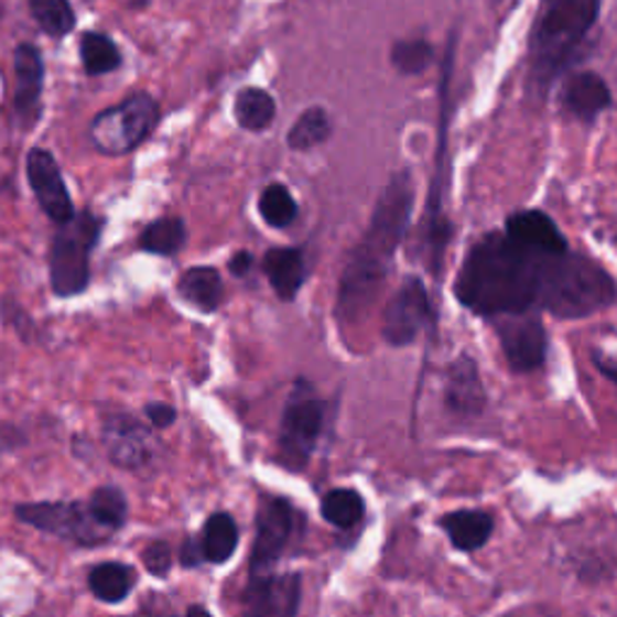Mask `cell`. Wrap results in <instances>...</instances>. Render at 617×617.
Segmentation results:
<instances>
[{
  "label": "cell",
  "mask_w": 617,
  "mask_h": 617,
  "mask_svg": "<svg viewBox=\"0 0 617 617\" xmlns=\"http://www.w3.org/2000/svg\"><path fill=\"white\" fill-rule=\"evenodd\" d=\"M545 253L519 247L501 231L470 249L456 278V300L478 316H499L535 306Z\"/></svg>",
  "instance_id": "6da1fadb"
},
{
  "label": "cell",
  "mask_w": 617,
  "mask_h": 617,
  "mask_svg": "<svg viewBox=\"0 0 617 617\" xmlns=\"http://www.w3.org/2000/svg\"><path fill=\"white\" fill-rule=\"evenodd\" d=\"M413 203L415 188L410 172L405 170L393 174L391 182L381 191L375 213H371L367 235L347 259L338 294L340 316L353 318L357 312H362L375 302L383 280L389 278L393 256L408 231Z\"/></svg>",
  "instance_id": "7a4b0ae2"
},
{
  "label": "cell",
  "mask_w": 617,
  "mask_h": 617,
  "mask_svg": "<svg viewBox=\"0 0 617 617\" xmlns=\"http://www.w3.org/2000/svg\"><path fill=\"white\" fill-rule=\"evenodd\" d=\"M600 0H540L529 39V93L545 99L594 30Z\"/></svg>",
  "instance_id": "3957f363"
},
{
  "label": "cell",
  "mask_w": 617,
  "mask_h": 617,
  "mask_svg": "<svg viewBox=\"0 0 617 617\" xmlns=\"http://www.w3.org/2000/svg\"><path fill=\"white\" fill-rule=\"evenodd\" d=\"M615 302V280L606 268L576 253H545L540 266L538 300L558 318H584Z\"/></svg>",
  "instance_id": "277c9868"
},
{
  "label": "cell",
  "mask_w": 617,
  "mask_h": 617,
  "mask_svg": "<svg viewBox=\"0 0 617 617\" xmlns=\"http://www.w3.org/2000/svg\"><path fill=\"white\" fill-rule=\"evenodd\" d=\"M105 220L93 210L75 213L68 223L58 225L48 251L51 290L56 297H75L89 285V259L99 243Z\"/></svg>",
  "instance_id": "5b68a950"
},
{
  "label": "cell",
  "mask_w": 617,
  "mask_h": 617,
  "mask_svg": "<svg viewBox=\"0 0 617 617\" xmlns=\"http://www.w3.org/2000/svg\"><path fill=\"white\" fill-rule=\"evenodd\" d=\"M160 123V105L148 93H136L121 105L99 111L89 123V140L109 158L133 152L143 145Z\"/></svg>",
  "instance_id": "8992f818"
},
{
  "label": "cell",
  "mask_w": 617,
  "mask_h": 617,
  "mask_svg": "<svg viewBox=\"0 0 617 617\" xmlns=\"http://www.w3.org/2000/svg\"><path fill=\"white\" fill-rule=\"evenodd\" d=\"M324 420L326 403L316 398L304 381H300L280 422L278 456L282 466L290 470H302L306 466V461L314 454L318 434L324 430Z\"/></svg>",
  "instance_id": "52a82bcc"
},
{
  "label": "cell",
  "mask_w": 617,
  "mask_h": 617,
  "mask_svg": "<svg viewBox=\"0 0 617 617\" xmlns=\"http://www.w3.org/2000/svg\"><path fill=\"white\" fill-rule=\"evenodd\" d=\"M15 517L36 531L56 535L61 540H71V543L77 545H99L111 538V531L101 529L83 501H34V505H18Z\"/></svg>",
  "instance_id": "ba28073f"
},
{
  "label": "cell",
  "mask_w": 617,
  "mask_h": 617,
  "mask_svg": "<svg viewBox=\"0 0 617 617\" xmlns=\"http://www.w3.org/2000/svg\"><path fill=\"white\" fill-rule=\"evenodd\" d=\"M297 513L288 499H266L256 513V540L251 550V576L273 572L294 538Z\"/></svg>",
  "instance_id": "9c48e42d"
},
{
  "label": "cell",
  "mask_w": 617,
  "mask_h": 617,
  "mask_svg": "<svg viewBox=\"0 0 617 617\" xmlns=\"http://www.w3.org/2000/svg\"><path fill=\"white\" fill-rule=\"evenodd\" d=\"M507 362L513 371H533L543 367L548 355V333L543 321L531 308L492 316Z\"/></svg>",
  "instance_id": "30bf717a"
},
{
  "label": "cell",
  "mask_w": 617,
  "mask_h": 617,
  "mask_svg": "<svg viewBox=\"0 0 617 617\" xmlns=\"http://www.w3.org/2000/svg\"><path fill=\"white\" fill-rule=\"evenodd\" d=\"M432 304L424 282L415 275L403 280L401 290L386 304L383 314V338L396 347L413 343L420 333L430 326Z\"/></svg>",
  "instance_id": "8fae6325"
},
{
  "label": "cell",
  "mask_w": 617,
  "mask_h": 617,
  "mask_svg": "<svg viewBox=\"0 0 617 617\" xmlns=\"http://www.w3.org/2000/svg\"><path fill=\"white\" fill-rule=\"evenodd\" d=\"M101 440L113 466L136 470L154 458V440L145 424L128 413H111L101 422Z\"/></svg>",
  "instance_id": "7c38bea8"
},
{
  "label": "cell",
  "mask_w": 617,
  "mask_h": 617,
  "mask_svg": "<svg viewBox=\"0 0 617 617\" xmlns=\"http://www.w3.org/2000/svg\"><path fill=\"white\" fill-rule=\"evenodd\" d=\"M28 182L48 220L63 225L75 215V205L66 182H63L61 166L48 150L32 148L28 152Z\"/></svg>",
  "instance_id": "4fadbf2b"
},
{
  "label": "cell",
  "mask_w": 617,
  "mask_h": 617,
  "mask_svg": "<svg viewBox=\"0 0 617 617\" xmlns=\"http://www.w3.org/2000/svg\"><path fill=\"white\" fill-rule=\"evenodd\" d=\"M302 582L297 574H263L251 576L243 606L249 615H282L290 617L300 610Z\"/></svg>",
  "instance_id": "5bb4252c"
},
{
  "label": "cell",
  "mask_w": 617,
  "mask_h": 617,
  "mask_svg": "<svg viewBox=\"0 0 617 617\" xmlns=\"http://www.w3.org/2000/svg\"><path fill=\"white\" fill-rule=\"evenodd\" d=\"M44 89V61L36 46L20 44L15 48V97L12 107L24 128H32L39 116V99Z\"/></svg>",
  "instance_id": "9a60e30c"
},
{
  "label": "cell",
  "mask_w": 617,
  "mask_h": 617,
  "mask_svg": "<svg viewBox=\"0 0 617 617\" xmlns=\"http://www.w3.org/2000/svg\"><path fill=\"white\" fill-rule=\"evenodd\" d=\"M505 235L517 241L519 247L535 251V253H564L570 251V243L564 239L555 220L543 210H523L507 217Z\"/></svg>",
  "instance_id": "2e32d148"
},
{
  "label": "cell",
  "mask_w": 617,
  "mask_h": 617,
  "mask_svg": "<svg viewBox=\"0 0 617 617\" xmlns=\"http://www.w3.org/2000/svg\"><path fill=\"white\" fill-rule=\"evenodd\" d=\"M562 105L567 109L574 119L578 121H596L598 116L610 109L613 95L608 83L603 80L598 73H574L562 89Z\"/></svg>",
  "instance_id": "e0dca14e"
},
{
  "label": "cell",
  "mask_w": 617,
  "mask_h": 617,
  "mask_svg": "<svg viewBox=\"0 0 617 617\" xmlns=\"http://www.w3.org/2000/svg\"><path fill=\"white\" fill-rule=\"evenodd\" d=\"M446 405L448 410H454L458 415H478L485 408V389L478 375V367H475L473 359L468 355L458 357L456 362L448 367L446 375Z\"/></svg>",
  "instance_id": "ac0fdd59"
},
{
  "label": "cell",
  "mask_w": 617,
  "mask_h": 617,
  "mask_svg": "<svg viewBox=\"0 0 617 617\" xmlns=\"http://www.w3.org/2000/svg\"><path fill=\"white\" fill-rule=\"evenodd\" d=\"M263 270L280 300H294L306 280V261L302 249L275 247L263 256Z\"/></svg>",
  "instance_id": "d6986e66"
},
{
  "label": "cell",
  "mask_w": 617,
  "mask_h": 617,
  "mask_svg": "<svg viewBox=\"0 0 617 617\" xmlns=\"http://www.w3.org/2000/svg\"><path fill=\"white\" fill-rule=\"evenodd\" d=\"M440 526L446 531L448 540H452V545L463 552L480 550L495 531L492 517L480 509H461L446 513V517L440 519Z\"/></svg>",
  "instance_id": "ffe728a7"
},
{
  "label": "cell",
  "mask_w": 617,
  "mask_h": 617,
  "mask_svg": "<svg viewBox=\"0 0 617 617\" xmlns=\"http://www.w3.org/2000/svg\"><path fill=\"white\" fill-rule=\"evenodd\" d=\"M178 294L205 314H213L220 308L225 297L223 278L213 266H196L188 268L178 280Z\"/></svg>",
  "instance_id": "44dd1931"
},
{
  "label": "cell",
  "mask_w": 617,
  "mask_h": 617,
  "mask_svg": "<svg viewBox=\"0 0 617 617\" xmlns=\"http://www.w3.org/2000/svg\"><path fill=\"white\" fill-rule=\"evenodd\" d=\"M136 578L138 576H136L133 567H128V564L101 562L93 572H89L87 584L97 600L116 606V603L126 600L128 594H131L136 586Z\"/></svg>",
  "instance_id": "7402d4cb"
},
{
  "label": "cell",
  "mask_w": 617,
  "mask_h": 617,
  "mask_svg": "<svg viewBox=\"0 0 617 617\" xmlns=\"http://www.w3.org/2000/svg\"><path fill=\"white\" fill-rule=\"evenodd\" d=\"M239 545V529L237 521L227 511H217L205 521L203 538H201V550L203 560L213 564H225Z\"/></svg>",
  "instance_id": "603a6c76"
},
{
  "label": "cell",
  "mask_w": 617,
  "mask_h": 617,
  "mask_svg": "<svg viewBox=\"0 0 617 617\" xmlns=\"http://www.w3.org/2000/svg\"><path fill=\"white\" fill-rule=\"evenodd\" d=\"M275 99L261 87H243L235 99V119L243 131H266L275 121Z\"/></svg>",
  "instance_id": "cb8c5ba5"
},
{
  "label": "cell",
  "mask_w": 617,
  "mask_h": 617,
  "mask_svg": "<svg viewBox=\"0 0 617 617\" xmlns=\"http://www.w3.org/2000/svg\"><path fill=\"white\" fill-rule=\"evenodd\" d=\"M140 249L154 256H174L186 243V225L178 217H160L140 235Z\"/></svg>",
  "instance_id": "d4e9b609"
},
{
  "label": "cell",
  "mask_w": 617,
  "mask_h": 617,
  "mask_svg": "<svg viewBox=\"0 0 617 617\" xmlns=\"http://www.w3.org/2000/svg\"><path fill=\"white\" fill-rule=\"evenodd\" d=\"M80 58L87 75H107L121 66V51L107 34L85 32L80 39Z\"/></svg>",
  "instance_id": "484cf974"
},
{
  "label": "cell",
  "mask_w": 617,
  "mask_h": 617,
  "mask_svg": "<svg viewBox=\"0 0 617 617\" xmlns=\"http://www.w3.org/2000/svg\"><path fill=\"white\" fill-rule=\"evenodd\" d=\"M87 509L93 513V519L111 533L123 529V523L128 519V501L126 495L113 485L97 487L87 501Z\"/></svg>",
  "instance_id": "4316f807"
},
{
  "label": "cell",
  "mask_w": 617,
  "mask_h": 617,
  "mask_svg": "<svg viewBox=\"0 0 617 617\" xmlns=\"http://www.w3.org/2000/svg\"><path fill=\"white\" fill-rule=\"evenodd\" d=\"M321 517L324 521L333 523L336 529H353L365 517V501L355 490H331L324 499H321Z\"/></svg>",
  "instance_id": "83f0119b"
},
{
  "label": "cell",
  "mask_w": 617,
  "mask_h": 617,
  "mask_svg": "<svg viewBox=\"0 0 617 617\" xmlns=\"http://www.w3.org/2000/svg\"><path fill=\"white\" fill-rule=\"evenodd\" d=\"M328 136H331V119H328L326 109L312 107V109H306L290 128L288 145L292 150L304 152V150H312L321 143H326Z\"/></svg>",
  "instance_id": "f1b7e54d"
},
{
  "label": "cell",
  "mask_w": 617,
  "mask_h": 617,
  "mask_svg": "<svg viewBox=\"0 0 617 617\" xmlns=\"http://www.w3.org/2000/svg\"><path fill=\"white\" fill-rule=\"evenodd\" d=\"M259 213L266 220V225L275 227V229H285L294 220H297L300 208H297V201H294V196H292L288 186L270 184L261 191Z\"/></svg>",
  "instance_id": "f546056e"
},
{
  "label": "cell",
  "mask_w": 617,
  "mask_h": 617,
  "mask_svg": "<svg viewBox=\"0 0 617 617\" xmlns=\"http://www.w3.org/2000/svg\"><path fill=\"white\" fill-rule=\"evenodd\" d=\"M32 18L48 36H66L75 30V12L68 0H30Z\"/></svg>",
  "instance_id": "4dcf8cb0"
},
{
  "label": "cell",
  "mask_w": 617,
  "mask_h": 617,
  "mask_svg": "<svg viewBox=\"0 0 617 617\" xmlns=\"http://www.w3.org/2000/svg\"><path fill=\"white\" fill-rule=\"evenodd\" d=\"M434 48L424 39H405L391 48V63L401 75H420L432 66Z\"/></svg>",
  "instance_id": "1f68e13d"
},
{
  "label": "cell",
  "mask_w": 617,
  "mask_h": 617,
  "mask_svg": "<svg viewBox=\"0 0 617 617\" xmlns=\"http://www.w3.org/2000/svg\"><path fill=\"white\" fill-rule=\"evenodd\" d=\"M172 562H174L172 548L170 543H164V540H152V543L143 550V564L152 576L164 578L172 570Z\"/></svg>",
  "instance_id": "d6a6232c"
},
{
  "label": "cell",
  "mask_w": 617,
  "mask_h": 617,
  "mask_svg": "<svg viewBox=\"0 0 617 617\" xmlns=\"http://www.w3.org/2000/svg\"><path fill=\"white\" fill-rule=\"evenodd\" d=\"M145 415H148L152 427H158V430L172 427V424L176 422V410L170 403H148Z\"/></svg>",
  "instance_id": "836d02e7"
},
{
  "label": "cell",
  "mask_w": 617,
  "mask_h": 617,
  "mask_svg": "<svg viewBox=\"0 0 617 617\" xmlns=\"http://www.w3.org/2000/svg\"><path fill=\"white\" fill-rule=\"evenodd\" d=\"M203 562V550H201V540H191L186 538L184 545H182V564L186 570L191 567H198Z\"/></svg>",
  "instance_id": "e575fe53"
},
{
  "label": "cell",
  "mask_w": 617,
  "mask_h": 617,
  "mask_svg": "<svg viewBox=\"0 0 617 617\" xmlns=\"http://www.w3.org/2000/svg\"><path fill=\"white\" fill-rule=\"evenodd\" d=\"M251 266H253V256L249 251H237L235 256L229 259V270L235 273L237 278H243L251 273Z\"/></svg>",
  "instance_id": "d590c367"
},
{
  "label": "cell",
  "mask_w": 617,
  "mask_h": 617,
  "mask_svg": "<svg viewBox=\"0 0 617 617\" xmlns=\"http://www.w3.org/2000/svg\"><path fill=\"white\" fill-rule=\"evenodd\" d=\"M594 362H596V367L603 371V375H606V379H610V381H617V365H615V359L613 357H606L603 355L600 350L598 353H594Z\"/></svg>",
  "instance_id": "8d00e7d4"
}]
</instances>
